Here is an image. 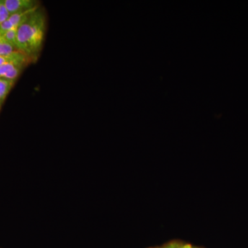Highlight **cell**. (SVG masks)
<instances>
[{
	"label": "cell",
	"instance_id": "obj_1",
	"mask_svg": "<svg viewBox=\"0 0 248 248\" xmlns=\"http://www.w3.org/2000/svg\"><path fill=\"white\" fill-rule=\"evenodd\" d=\"M46 25V16L39 8L18 27L16 48L32 62L37 60L43 48Z\"/></svg>",
	"mask_w": 248,
	"mask_h": 248
},
{
	"label": "cell",
	"instance_id": "obj_2",
	"mask_svg": "<svg viewBox=\"0 0 248 248\" xmlns=\"http://www.w3.org/2000/svg\"><path fill=\"white\" fill-rule=\"evenodd\" d=\"M3 2L10 15L39 8V2L35 0H3Z\"/></svg>",
	"mask_w": 248,
	"mask_h": 248
},
{
	"label": "cell",
	"instance_id": "obj_3",
	"mask_svg": "<svg viewBox=\"0 0 248 248\" xmlns=\"http://www.w3.org/2000/svg\"><path fill=\"white\" fill-rule=\"evenodd\" d=\"M16 81L0 78V110Z\"/></svg>",
	"mask_w": 248,
	"mask_h": 248
},
{
	"label": "cell",
	"instance_id": "obj_4",
	"mask_svg": "<svg viewBox=\"0 0 248 248\" xmlns=\"http://www.w3.org/2000/svg\"><path fill=\"white\" fill-rule=\"evenodd\" d=\"M16 50H17V49L8 43L3 38L2 36L0 35V56H6V55H11V54L14 53Z\"/></svg>",
	"mask_w": 248,
	"mask_h": 248
},
{
	"label": "cell",
	"instance_id": "obj_5",
	"mask_svg": "<svg viewBox=\"0 0 248 248\" xmlns=\"http://www.w3.org/2000/svg\"><path fill=\"white\" fill-rule=\"evenodd\" d=\"M17 29H13L11 30L6 31L4 32L2 36L3 38L8 43L12 45L13 46L16 48V43H17ZM17 49V48H16Z\"/></svg>",
	"mask_w": 248,
	"mask_h": 248
},
{
	"label": "cell",
	"instance_id": "obj_6",
	"mask_svg": "<svg viewBox=\"0 0 248 248\" xmlns=\"http://www.w3.org/2000/svg\"><path fill=\"white\" fill-rule=\"evenodd\" d=\"M10 16L9 13L8 12L7 9L5 7L4 2L0 6V24L4 22Z\"/></svg>",
	"mask_w": 248,
	"mask_h": 248
},
{
	"label": "cell",
	"instance_id": "obj_7",
	"mask_svg": "<svg viewBox=\"0 0 248 248\" xmlns=\"http://www.w3.org/2000/svg\"><path fill=\"white\" fill-rule=\"evenodd\" d=\"M179 245L177 244V243H171L167 246H164V247H162L161 248H179Z\"/></svg>",
	"mask_w": 248,
	"mask_h": 248
},
{
	"label": "cell",
	"instance_id": "obj_8",
	"mask_svg": "<svg viewBox=\"0 0 248 248\" xmlns=\"http://www.w3.org/2000/svg\"><path fill=\"white\" fill-rule=\"evenodd\" d=\"M179 248H196L195 246H192V245L190 244H183L179 245Z\"/></svg>",
	"mask_w": 248,
	"mask_h": 248
}]
</instances>
